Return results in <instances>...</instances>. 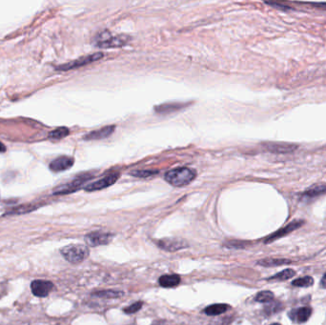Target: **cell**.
Masks as SVG:
<instances>
[{"label":"cell","mask_w":326,"mask_h":325,"mask_svg":"<svg viewBox=\"0 0 326 325\" xmlns=\"http://www.w3.org/2000/svg\"><path fill=\"white\" fill-rule=\"evenodd\" d=\"M156 245L162 250L167 252H176L179 250L187 248L189 245L187 241L184 239H177V238H166V239H159L155 241Z\"/></svg>","instance_id":"6"},{"label":"cell","mask_w":326,"mask_h":325,"mask_svg":"<svg viewBox=\"0 0 326 325\" xmlns=\"http://www.w3.org/2000/svg\"><path fill=\"white\" fill-rule=\"evenodd\" d=\"M312 314V310L310 307H300L296 310H293L290 314L291 318L297 323H303L308 320Z\"/></svg>","instance_id":"13"},{"label":"cell","mask_w":326,"mask_h":325,"mask_svg":"<svg viewBox=\"0 0 326 325\" xmlns=\"http://www.w3.org/2000/svg\"><path fill=\"white\" fill-rule=\"evenodd\" d=\"M296 275V272L292 269H285L281 272L278 273L277 275L270 277L269 279H274V280H287L289 278L294 277Z\"/></svg>","instance_id":"21"},{"label":"cell","mask_w":326,"mask_h":325,"mask_svg":"<svg viewBox=\"0 0 326 325\" xmlns=\"http://www.w3.org/2000/svg\"><path fill=\"white\" fill-rule=\"evenodd\" d=\"M182 108L181 107V104H164V105L156 106V108H154V110H156V112H165V113H168V112H173V111H176L178 109Z\"/></svg>","instance_id":"25"},{"label":"cell","mask_w":326,"mask_h":325,"mask_svg":"<svg viewBox=\"0 0 326 325\" xmlns=\"http://www.w3.org/2000/svg\"><path fill=\"white\" fill-rule=\"evenodd\" d=\"M70 134V130L66 127H58L49 133V138L51 139H62Z\"/></svg>","instance_id":"20"},{"label":"cell","mask_w":326,"mask_h":325,"mask_svg":"<svg viewBox=\"0 0 326 325\" xmlns=\"http://www.w3.org/2000/svg\"><path fill=\"white\" fill-rule=\"evenodd\" d=\"M302 223H303L302 220H295V221L289 223L287 226H285L284 228L278 230V231H277L276 233H274L272 236H270L268 239L265 240V242H266V243H269V242H272V241L279 239V238H281V237H284L285 235H287L289 233L293 232L294 230H296L297 228H298V227H300V226L302 225Z\"/></svg>","instance_id":"11"},{"label":"cell","mask_w":326,"mask_h":325,"mask_svg":"<svg viewBox=\"0 0 326 325\" xmlns=\"http://www.w3.org/2000/svg\"><path fill=\"white\" fill-rule=\"evenodd\" d=\"M118 179H119V174L118 173H113V174H110V175L106 176L103 179H100V180H98L96 182L90 183L89 185H87L84 187V189L87 192L103 190V189H106V188L112 186L113 184H115V182Z\"/></svg>","instance_id":"7"},{"label":"cell","mask_w":326,"mask_h":325,"mask_svg":"<svg viewBox=\"0 0 326 325\" xmlns=\"http://www.w3.org/2000/svg\"><path fill=\"white\" fill-rule=\"evenodd\" d=\"M115 131V126H106L99 130L93 131L89 134L84 135L85 140H99V139H104L112 135Z\"/></svg>","instance_id":"12"},{"label":"cell","mask_w":326,"mask_h":325,"mask_svg":"<svg viewBox=\"0 0 326 325\" xmlns=\"http://www.w3.org/2000/svg\"><path fill=\"white\" fill-rule=\"evenodd\" d=\"M94 178L93 174H84L77 176L73 181H71L68 183H65L63 185L58 186V188L55 189L54 195H68L74 192H77L78 189H80L84 183L89 182Z\"/></svg>","instance_id":"4"},{"label":"cell","mask_w":326,"mask_h":325,"mask_svg":"<svg viewBox=\"0 0 326 325\" xmlns=\"http://www.w3.org/2000/svg\"><path fill=\"white\" fill-rule=\"evenodd\" d=\"M114 238V235L111 233H106V232H92L85 236V241L89 246L92 247H96L100 245H106L109 244L112 239Z\"/></svg>","instance_id":"5"},{"label":"cell","mask_w":326,"mask_h":325,"mask_svg":"<svg viewBox=\"0 0 326 325\" xmlns=\"http://www.w3.org/2000/svg\"><path fill=\"white\" fill-rule=\"evenodd\" d=\"M291 260L284 259V258H264L258 261V264L265 267H273V266H279L283 264L290 263Z\"/></svg>","instance_id":"17"},{"label":"cell","mask_w":326,"mask_h":325,"mask_svg":"<svg viewBox=\"0 0 326 325\" xmlns=\"http://www.w3.org/2000/svg\"><path fill=\"white\" fill-rule=\"evenodd\" d=\"M292 284L297 287H310L314 284V278L312 277H299L293 280Z\"/></svg>","instance_id":"23"},{"label":"cell","mask_w":326,"mask_h":325,"mask_svg":"<svg viewBox=\"0 0 326 325\" xmlns=\"http://www.w3.org/2000/svg\"><path fill=\"white\" fill-rule=\"evenodd\" d=\"M271 325H280V324H278V323H273V324H271Z\"/></svg>","instance_id":"31"},{"label":"cell","mask_w":326,"mask_h":325,"mask_svg":"<svg viewBox=\"0 0 326 325\" xmlns=\"http://www.w3.org/2000/svg\"><path fill=\"white\" fill-rule=\"evenodd\" d=\"M64 258L74 264L84 261L89 257V248L82 244H70L60 250Z\"/></svg>","instance_id":"3"},{"label":"cell","mask_w":326,"mask_h":325,"mask_svg":"<svg viewBox=\"0 0 326 325\" xmlns=\"http://www.w3.org/2000/svg\"><path fill=\"white\" fill-rule=\"evenodd\" d=\"M321 286L326 289V274L321 278Z\"/></svg>","instance_id":"30"},{"label":"cell","mask_w":326,"mask_h":325,"mask_svg":"<svg viewBox=\"0 0 326 325\" xmlns=\"http://www.w3.org/2000/svg\"><path fill=\"white\" fill-rule=\"evenodd\" d=\"M274 299V294L270 291H262L259 292V294L256 296V300L258 302H271Z\"/></svg>","instance_id":"24"},{"label":"cell","mask_w":326,"mask_h":325,"mask_svg":"<svg viewBox=\"0 0 326 325\" xmlns=\"http://www.w3.org/2000/svg\"><path fill=\"white\" fill-rule=\"evenodd\" d=\"M39 207V205H34V204H26V205H21L20 207L14 208L12 210L6 213V215H21V214H26L32 211L36 210Z\"/></svg>","instance_id":"19"},{"label":"cell","mask_w":326,"mask_h":325,"mask_svg":"<svg viewBox=\"0 0 326 325\" xmlns=\"http://www.w3.org/2000/svg\"><path fill=\"white\" fill-rule=\"evenodd\" d=\"M75 163V160L73 157H70L67 155H62L59 156L58 158L54 159L52 162L50 163L49 168L52 172L59 173L66 171L70 169Z\"/></svg>","instance_id":"10"},{"label":"cell","mask_w":326,"mask_h":325,"mask_svg":"<svg viewBox=\"0 0 326 325\" xmlns=\"http://www.w3.org/2000/svg\"><path fill=\"white\" fill-rule=\"evenodd\" d=\"M142 305H143V303L141 301H137V302H135L134 304L124 308V312L126 314H134L135 312L139 311L141 309Z\"/></svg>","instance_id":"26"},{"label":"cell","mask_w":326,"mask_h":325,"mask_svg":"<svg viewBox=\"0 0 326 325\" xmlns=\"http://www.w3.org/2000/svg\"><path fill=\"white\" fill-rule=\"evenodd\" d=\"M54 284L48 281V280H42V279H37L34 280L31 284V289L32 292L35 296L39 297H44L48 296L49 294L53 291L54 289Z\"/></svg>","instance_id":"9"},{"label":"cell","mask_w":326,"mask_h":325,"mask_svg":"<svg viewBox=\"0 0 326 325\" xmlns=\"http://www.w3.org/2000/svg\"><path fill=\"white\" fill-rule=\"evenodd\" d=\"M103 58V54L102 53H96V54H93V55H90V56H86V57H83V58H78L77 60L75 61H72L70 63H67V64H64V65H61V66H58L57 67V70H59V71H69V70H73V69H76V68L82 67V66H85V65H88L94 61H96L100 58Z\"/></svg>","instance_id":"8"},{"label":"cell","mask_w":326,"mask_h":325,"mask_svg":"<svg viewBox=\"0 0 326 325\" xmlns=\"http://www.w3.org/2000/svg\"><path fill=\"white\" fill-rule=\"evenodd\" d=\"M267 150L273 153H286L295 151L297 148L295 144L268 143L265 145Z\"/></svg>","instance_id":"14"},{"label":"cell","mask_w":326,"mask_h":325,"mask_svg":"<svg viewBox=\"0 0 326 325\" xmlns=\"http://www.w3.org/2000/svg\"><path fill=\"white\" fill-rule=\"evenodd\" d=\"M123 295L122 292L118 291H113V290H105V291H99L94 293V296L103 298H116Z\"/></svg>","instance_id":"22"},{"label":"cell","mask_w":326,"mask_h":325,"mask_svg":"<svg viewBox=\"0 0 326 325\" xmlns=\"http://www.w3.org/2000/svg\"><path fill=\"white\" fill-rule=\"evenodd\" d=\"M129 40L128 36H113L110 32L103 31L95 38V45L99 48H117L124 46Z\"/></svg>","instance_id":"2"},{"label":"cell","mask_w":326,"mask_h":325,"mask_svg":"<svg viewBox=\"0 0 326 325\" xmlns=\"http://www.w3.org/2000/svg\"><path fill=\"white\" fill-rule=\"evenodd\" d=\"M197 176V172L187 167H180L170 170L165 174L164 179L175 187H183L192 182Z\"/></svg>","instance_id":"1"},{"label":"cell","mask_w":326,"mask_h":325,"mask_svg":"<svg viewBox=\"0 0 326 325\" xmlns=\"http://www.w3.org/2000/svg\"><path fill=\"white\" fill-rule=\"evenodd\" d=\"M326 194V184H317L303 193V198L313 199Z\"/></svg>","instance_id":"16"},{"label":"cell","mask_w":326,"mask_h":325,"mask_svg":"<svg viewBox=\"0 0 326 325\" xmlns=\"http://www.w3.org/2000/svg\"><path fill=\"white\" fill-rule=\"evenodd\" d=\"M311 5L316 6V7L320 8V9H325L326 10V3H312Z\"/></svg>","instance_id":"28"},{"label":"cell","mask_w":326,"mask_h":325,"mask_svg":"<svg viewBox=\"0 0 326 325\" xmlns=\"http://www.w3.org/2000/svg\"><path fill=\"white\" fill-rule=\"evenodd\" d=\"M228 308H229V306L227 305V304H222V303L213 304V305L206 307L204 312H205L206 315H221L222 313L226 312L228 310Z\"/></svg>","instance_id":"18"},{"label":"cell","mask_w":326,"mask_h":325,"mask_svg":"<svg viewBox=\"0 0 326 325\" xmlns=\"http://www.w3.org/2000/svg\"><path fill=\"white\" fill-rule=\"evenodd\" d=\"M160 286L164 288H171L177 286L181 282V277L179 275H164L159 277L158 280Z\"/></svg>","instance_id":"15"},{"label":"cell","mask_w":326,"mask_h":325,"mask_svg":"<svg viewBox=\"0 0 326 325\" xmlns=\"http://www.w3.org/2000/svg\"><path fill=\"white\" fill-rule=\"evenodd\" d=\"M157 172L155 171H134L131 173V175H133L134 177H137V178H148V177H152L154 174Z\"/></svg>","instance_id":"27"},{"label":"cell","mask_w":326,"mask_h":325,"mask_svg":"<svg viewBox=\"0 0 326 325\" xmlns=\"http://www.w3.org/2000/svg\"><path fill=\"white\" fill-rule=\"evenodd\" d=\"M6 151V146L2 142H0V153H4Z\"/></svg>","instance_id":"29"}]
</instances>
